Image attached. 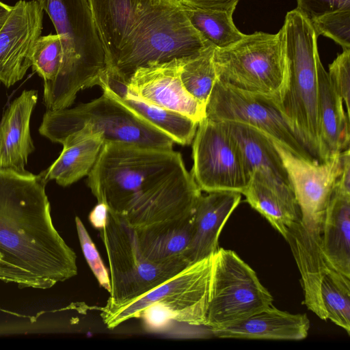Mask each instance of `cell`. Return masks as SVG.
<instances>
[{
  "mask_svg": "<svg viewBox=\"0 0 350 350\" xmlns=\"http://www.w3.org/2000/svg\"><path fill=\"white\" fill-rule=\"evenodd\" d=\"M87 185L133 229L191 216L202 196L180 152L117 142L104 143Z\"/></svg>",
  "mask_w": 350,
  "mask_h": 350,
  "instance_id": "obj_1",
  "label": "cell"
},
{
  "mask_svg": "<svg viewBox=\"0 0 350 350\" xmlns=\"http://www.w3.org/2000/svg\"><path fill=\"white\" fill-rule=\"evenodd\" d=\"M41 176L0 170V280L50 288L77 274V256L52 221Z\"/></svg>",
  "mask_w": 350,
  "mask_h": 350,
  "instance_id": "obj_2",
  "label": "cell"
},
{
  "mask_svg": "<svg viewBox=\"0 0 350 350\" xmlns=\"http://www.w3.org/2000/svg\"><path fill=\"white\" fill-rule=\"evenodd\" d=\"M106 70L128 81L151 63L194 55L211 44L178 0H88Z\"/></svg>",
  "mask_w": 350,
  "mask_h": 350,
  "instance_id": "obj_3",
  "label": "cell"
},
{
  "mask_svg": "<svg viewBox=\"0 0 350 350\" xmlns=\"http://www.w3.org/2000/svg\"><path fill=\"white\" fill-rule=\"evenodd\" d=\"M280 29L286 81L273 103L299 141L320 161L317 36L310 21L296 9L287 12Z\"/></svg>",
  "mask_w": 350,
  "mask_h": 350,
  "instance_id": "obj_4",
  "label": "cell"
},
{
  "mask_svg": "<svg viewBox=\"0 0 350 350\" xmlns=\"http://www.w3.org/2000/svg\"><path fill=\"white\" fill-rule=\"evenodd\" d=\"M63 42L64 60L57 77L44 84V95L62 106L73 104L77 93L100 86L106 64L88 0H38Z\"/></svg>",
  "mask_w": 350,
  "mask_h": 350,
  "instance_id": "obj_5",
  "label": "cell"
},
{
  "mask_svg": "<svg viewBox=\"0 0 350 350\" xmlns=\"http://www.w3.org/2000/svg\"><path fill=\"white\" fill-rule=\"evenodd\" d=\"M213 256L190 265L133 300L101 308L103 323L113 329L127 320L141 319L152 332L163 331L174 321L205 325Z\"/></svg>",
  "mask_w": 350,
  "mask_h": 350,
  "instance_id": "obj_6",
  "label": "cell"
},
{
  "mask_svg": "<svg viewBox=\"0 0 350 350\" xmlns=\"http://www.w3.org/2000/svg\"><path fill=\"white\" fill-rule=\"evenodd\" d=\"M38 131L61 144L73 137L92 133H100L105 142L164 149H173L175 143L105 90L98 98L72 108L47 109Z\"/></svg>",
  "mask_w": 350,
  "mask_h": 350,
  "instance_id": "obj_7",
  "label": "cell"
},
{
  "mask_svg": "<svg viewBox=\"0 0 350 350\" xmlns=\"http://www.w3.org/2000/svg\"><path fill=\"white\" fill-rule=\"evenodd\" d=\"M217 79L237 89L277 101L286 81L281 29L275 34L256 31L234 44L215 48Z\"/></svg>",
  "mask_w": 350,
  "mask_h": 350,
  "instance_id": "obj_8",
  "label": "cell"
},
{
  "mask_svg": "<svg viewBox=\"0 0 350 350\" xmlns=\"http://www.w3.org/2000/svg\"><path fill=\"white\" fill-rule=\"evenodd\" d=\"M100 235L110 271L111 291L107 308L142 296L191 265L185 258L161 263L149 260L141 252L133 228L109 213Z\"/></svg>",
  "mask_w": 350,
  "mask_h": 350,
  "instance_id": "obj_9",
  "label": "cell"
},
{
  "mask_svg": "<svg viewBox=\"0 0 350 350\" xmlns=\"http://www.w3.org/2000/svg\"><path fill=\"white\" fill-rule=\"evenodd\" d=\"M273 297L256 272L234 251L219 248L213 257L205 325L225 328L272 305Z\"/></svg>",
  "mask_w": 350,
  "mask_h": 350,
  "instance_id": "obj_10",
  "label": "cell"
},
{
  "mask_svg": "<svg viewBox=\"0 0 350 350\" xmlns=\"http://www.w3.org/2000/svg\"><path fill=\"white\" fill-rule=\"evenodd\" d=\"M192 144L191 174L200 190L242 194L251 174L238 142L224 124L205 118L198 123Z\"/></svg>",
  "mask_w": 350,
  "mask_h": 350,
  "instance_id": "obj_11",
  "label": "cell"
},
{
  "mask_svg": "<svg viewBox=\"0 0 350 350\" xmlns=\"http://www.w3.org/2000/svg\"><path fill=\"white\" fill-rule=\"evenodd\" d=\"M206 118L250 125L293 154L317 160L297 138L271 98L242 91L217 79L206 105Z\"/></svg>",
  "mask_w": 350,
  "mask_h": 350,
  "instance_id": "obj_12",
  "label": "cell"
},
{
  "mask_svg": "<svg viewBox=\"0 0 350 350\" xmlns=\"http://www.w3.org/2000/svg\"><path fill=\"white\" fill-rule=\"evenodd\" d=\"M272 142L288 174L301 223L308 230L321 233L326 209L342 171V152L319 162L297 156Z\"/></svg>",
  "mask_w": 350,
  "mask_h": 350,
  "instance_id": "obj_13",
  "label": "cell"
},
{
  "mask_svg": "<svg viewBox=\"0 0 350 350\" xmlns=\"http://www.w3.org/2000/svg\"><path fill=\"white\" fill-rule=\"evenodd\" d=\"M44 10L38 0H19L0 29V82L9 88L31 67L32 48L42 30Z\"/></svg>",
  "mask_w": 350,
  "mask_h": 350,
  "instance_id": "obj_14",
  "label": "cell"
},
{
  "mask_svg": "<svg viewBox=\"0 0 350 350\" xmlns=\"http://www.w3.org/2000/svg\"><path fill=\"white\" fill-rule=\"evenodd\" d=\"M180 59L138 68L126 82L127 87L142 100L199 123L206 118V106L185 88L180 78Z\"/></svg>",
  "mask_w": 350,
  "mask_h": 350,
  "instance_id": "obj_15",
  "label": "cell"
},
{
  "mask_svg": "<svg viewBox=\"0 0 350 350\" xmlns=\"http://www.w3.org/2000/svg\"><path fill=\"white\" fill-rule=\"evenodd\" d=\"M238 142L251 177L282 193L295 196L282 161L272 139L250 125L221 121Z\"/></svg>",
  "mask_w": 350,
  "mask_h": 350,
  "instance_id": "obj_16",
  "label": "cell"
},
{
  "mask_svg": "<svg viewBox=\"0 0 350 350\" xmlns=\"http://www.w3.org/2000/svg\"><path fill=\"white\" fill-rule=\"evenodd\" d=\"M285 239L301 274L305 304L320 319L327 320L321 284L324 277L335 267L323 252L321 233L308 230L299 220L288 229Z\"/></svg>",
  "mask_w": 350,
  "mask_h": 350,
  "instance_id": "obj_17",
  "label": "cell"
},
{
  "mask_svg": "<svg viewBox=\"0 0 350 350\" xmlns=\"http://www.w3.org/2000/svg\"><path fill=\"white\" fill-rule=\"evenodd\" d=\"M241 200L234 191H213L202 196L194 213L191 240L186 254L190 264L213 256L219 250L221 231Z\"/></svg>",
  "mask_w": 350,
  "mask_h": 350,
  "instance_id": "obj_18",
  "label": "cell"
},
{
  "mask_svg": "<svg viewBox=\"0 0 350 350\" xmlns=\"http://www.w3.org/2000/svg\"><path fill=\"white\" fill-rule=\"evenodd\" d=\"M37 101V91L24 90L5 111L0 121V170L28 172L25 167L35 150L29 123Z\"/></svg>",
  "mask_w": 350,
  "mask_h": 350,
  "instance_id": "obj_19",
  "label": "cell"
},
{
  "mask_svg": "<svg viewBox=\"0 0 350 350\" xmlns=\"http://www.w3.org/2000/svg\"><path fill=\"white\" fill-rule=\"evenodd\" d=\"M100 87L135 114L169 136L175 143H192L198 123L181 114L147 103L127 87L126 81L106 70Z\"/></svg>",
  "mask_w": 350,
  "mask_h": 350,
  "instance_id": "obj_20",
  "label": "cell"
},
{
  "mask_svg": "<svg viewBox=\"0 0 350 350\" xmlns=\"http://www.w3.org/2000/svg\"><path fill=\"white\" fill-rule=\"evenodd\" d=\"M310 325L306 314H291L271 305L236 324L211 332L224 338L300 340L308 336Z\"/></svg>",
  "mask_w": 350,
  "mask_h": 350,
  "instance_id": "obj_21",
  "label": "cell"
},
{
  "mask_svg": "<svg viewBox=\"0 0 350 350\" xmlns=\"http://www.w3.org/2000/svg\"><path fill=\"white\" fill-rule=\"evenodd\" d=\"M317 79L320 162H322L349 148L350 125L343 100L332 86L321 59L317 64Z\"/></svg>",
  "mask_w": 350,
  "mask_h": 350,
  "instance_id": "obj_22",
  "label": "cell"
},
{
  "mask_svg": "<svg viewBox=\"0 0 350 350\" xmlns=\"http://www.w3.org/2000/svg\"><path fill=\"white\" fill-rule=\"evenodd\" d=\"M193 223V214L133 230L143 255L153 262L161 263L180 258L187 260L186 254L191 240Z\"/></svg>",
  "mask_w": 350,
  "mask_h": 350,
  "instance_id": "obj_23",
  "label": "cell"
},
{
  "mask_svg": "<svg viewBox=\"0 0 350 350\" xmlns=\"http://www.w3.org/2000/svg\"><path fill=\"white\" fill-rule=\"evenodd\" d=\"M104 143L100 133L73 137L62 144L58 158L39 175L46 184L55 180L62 187L69 186L90 174Z\"/></svg>",
  "mask_w": 350,
  "mask_h": 350,
  "instance_id": "obj_24",
  "label": "cell"
},
{
  "mask_svg": "<svg viewBox=\"0 0 350 350\" xmlns=\"http://www.w3.org/2000/svg\"><path fill=\"white\" fill-rule=\"evenodd\" d=\"M321 241L328 260L350 278V196L333 192L326 209Z\"/></svg>",
  "mask_w": 350,
  "mask_h": 350,
  "instance_id": "obj_25",
  "label": "cell"
},
{
  "mask_svg": "<svg viewBox=\"0 0 350 350\" xmlns=\"http://www.w3.org/2000/svg\"><path fill=\"white\" fill-rule=\"evenodd\" d=\"M242 194L284 239L291 226L301 219L295 196L274 190L254 178Z\"/></svg>",
  "mask_w": 350,
  "mask_h": 350,
  "instance_id": "obj_26",
  "label": "cell"
},
{
  "mask_svg": "<svg viewBox=\"0 0 350 350\" xmlns=\"http://www.w3.org/2000/svg\"><path fill=\"white\" fill-rule=\"evenodd\" d=\"M183 5L191 25L217 48L230 46L245 35L235 26L232 20L233 13Z\"/></svg>",
  "mask_w": 350,
  "mask_h": 350,
  "instance_id": "obj_27",
  "label": "cell"
},
{
  "mask_svg": "<svg viewBox=\"0 0 350 350\" xmlns=\"http://www.w3.org/2000/svg\"><path fill=\"white\" fill-rule=\"evenodd\" d=\"M215 48L210 44L194 55L180 59V78L185 88L205 106L217 79L213 60Z\"/></svg>",
  "mask_w": 350,
  "mask_h": 350,
  "instance_id": "obj_28",
  "label": "cell"
},
{
  "mask_svg": "<svg viewBox=\"0 0 350 350\" xmlns=\"http://www.w3.org/2000/svg\"><path fill=\"white\" fill-rule=\"evenodd\" d=\"M30 59L32 70L43 79L44 84L53 81L64 60L61 36L57 33L40 36L32 48Z\"/></svg>",
  "mask_w": 350,
  "mask_h": 350,
  "instance_id": "obj_29",
  "label": "cell"
},
{
  "mask_svg": "<svg viewBox=\"0 0 350 350\" xmlns=\"http://www.w3.org/2000/svg\"><path fill=\"white\" fill-rule=\"evenodd\" d=\"M317 36L328 37L350 49V10L327 13L310 21Z\"/></svg>",
  "mask_w": 350,
  "mask_h": 350,
  "instance_id": "obj_30",
  "label": "cell"
},
{
  "mask_svg": "<svg viewBox=\"0 0 350 350\" xmlns=\"http://www.w3.org/2000/svg\"><path fill=\"white\" fill-rule=\"evenodd\" d=\"M77 232L85 258L99 284L109 293L111 283L109 273L99 253L80 218L75 217Z\"/></svg>",
  "mask_w": 350,
  "mask_h": 350,
  "instance_id": "obj_31",
  "label": "cell"
},
{
  "mask_svg": "<svg viewBox=\"0 0 350 350\" xmlns=\"http://www.w3.org/2000/svg\"><path fill=\"white\" fill-rule=\"evenodd\" d=\"M329 81L345 103L347 113H350V49H343L342 53L329 66Z\"/></svg>",
  "mask_w": 350,
  "mask_h": 350,
  "instance_id": "obj_32",
  "label": "cell"
},
{
  "mask_svg": "<svg viewBox=\"0 0 350 350\" xmlns=\"http://www.w3.org/2000/svg\"><path fill=\"white\" fill-rule=\"evenodd\" d=\"M295 8L310 21L327 13L350 10V0H296Z\"/></svg>",
  "mask_w": 350,
  "mask_h": 350,
  "instance_id": "obj_33",
  "label": "cell"
},
{
  "mask_svg": "<svg viewBox=\"0 0 350 350\" xmlns=\"http://www.w3.org/2000/svg\"><path fill=\"white\" fill-rule=\"evenodd\" d=\"M183 5L233 13L239 0H178Z\"/></svg>",
  "mask_w": 350,
  "mask_h": 350,
  "instance_id": "obj_34",
  "label": "cell"
},
{
  "mask_svg": "<svg viewBox=\"0 0 350 350\" xmlns=\"http://www.w3.org/2000/svg\"><path fill=\"white\" fill-rule=\"evenodd\" d=\"M342 168L335 184L334 192L350 196V154L349 148L342 151Z\"/></svg>",
  "mask_w": 350,
  "mask_h": 350,
  "instance_id": "obj_35",
  "label": "cell"
},
{
  "mask_svg": "<svg viewBox=\"0 0 350 350\" xmlns=\"http://www.w3.org/2000/svg\"><path fill=\"white\" fill-rule=\"evenodd\" d=\"M109 211L103 203H98L89 215V221L98 230L104 228L108 221Z\"/></svg>",
  "mask_w": 350,
  "mask_h": 350,
  "instance_id": "obj_36",
  "label": "cell"
},
{
  "mask_svg": "<svg viewBox=\"0 0 350 350\" xmlns=\"http://www.w3.org/2000/svg\"><path fill=\"white\" fill-rule=\"evenodd\" d=\"M11 10L12 5L5 4L0 1V29L6 21Z\"/></svg>",
  "mask_w": 350,
  "mask_h": 350,
  "instance_id": "obj_37",
  "label": "cell"
},
{
  "mask_svg": "<svg viewBox=\"0 0 350 350\" xmlns=\"http://www.w3.org/2000/svg\"><path fill=\"white\" fill-rule=\"evenodd\" d=\"M1 254H0V259H1Z\"/></svg>",
  "mask_w": 350,
  "mask_h": 350,
  "instance_id": "obj_38",
  "label": "cell"
}]
</instances>
